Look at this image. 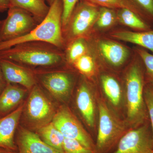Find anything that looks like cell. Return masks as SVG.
Instances as JSON below:
<instances>
[{"mask_svg":"<svg viewBox=\"0 0 153 153\" xmlns=\"http://www.w3.org/2000/svg\"><path fill=\"white\" fill-rule=\"evenodd\" d=\"M3 24V20H0V33H1V29L2 25ZM1 42V41H0Z\"/></svg>","mask_w":153,"mask_h":153,"instance_id":"35","label":"cell"},{"mask_svg":"<svg viewBox=\"0 0 153 153\" xmlns=\"http://www.w3.org/2000/svg\"><path fill=\"white\" fill-rule=\"evenodd\" d=\"M63 10L62 0H56L50 6L46 18L29 34L14 40L0 42V51L17 44L33 41L50 43L64 50L65 44L62 28Z\"/></svg>","mask_w":153,"mask_h":153,"instance_id":"2","label":"cell"},{"mask_svg":"<svg viewBox=\"0 0 153 153\" xmlns=\"http://www.w3.org/2000/svg\"><path fill=\"white\" fill-rule=\"evenodd\" d=\"M100 7L84 0H79L66 26L63 28L65 47L76 38H85L98 17Z\"/></svg>","mask_w":153,"mask_h":153,"instance_id":"5","label":"cell"},{"mask_svg":"<svg viewBox=\"0 0 153 153\" xmlns=\"http://www.w3.org/2000/svg\"><path fill=\"white\" fill-rule=\"evenodd\" d=\"M86 38H76L66 44L64 50L65 60L67 64L72 65L76 60L88 52Z\"/></svg>","mask_w":153,"mask_h":153,"instance_id":"20","label":"cell"},{"mask_svg":"<svg viewBox=\"0 0 153 153\" xmlns=\"http://www.w3.org/2000/svg\"><path fill=\"white\" fill-rule=\"evenodd\" d=\"M36 133L47 144L60 152L65 153L63 148L65 137L52 122L37 129Z\"/></svg>","mask_w":153,"mask_h":153,"instance_id":"19","label":"cell"},{"mask_svg":"<svg viewBox=\"0 0 153 153\" xmlns=\"http://www.w3.org/2000/svg\"><path fill=\"white\" fill-rule=\"evenodd\" d=\"M116 20H117V10L100 7L95 24L99 29H106L112 25Z\"/></svg>","mask_w":153,"mask_h":153,"instance_id":"23","label":"cell"},{"mask_svg":"<svg viewBox=\"0 0 153 153\" xmlns=\"http://www.w3.org/2000/svg\"><path fill=\"white\" fill-rule=\"evenodd\" d=\"M55 1H56V0H46L47 3H48L49 6L52 5V4L54 3V2H55Z\"/></svg>","mask_w":153,"mask_h":153,"instance_id":"34","label":"cell"},{"mask_svg":"<svg viewBox=\"0 0 153 153\" xmlns=\"http://www.w3.org/2000/svg\"><path fill=\"white\" fill-rule=\"evenodd\" d=\"M52 123L66 138L76 140L95 153V144L68 107L60 106Z\"/></svg>","mask_w":153,"mask_h":153,"instance_id":"8","label":"cell"},{"mask_svg":"<svg viewBox=\"0 0 153 153\" xmlns=\"http://www.w3.org/2000/svg\"><path fill=\"white\" fill-rule=\"evenodd\" d=\"M76 104L88 125L93 128L95 123V105L88 84L82 81L76 91Z\"/></svg>","mask_w":153,"mask_h":153,"instance_id":"14","label":"cell"},{"mask_svg":"<svg viewBox=\"0 0 153 153\" xmlns=\"http://www.w3.org/2000/svg\"><path fill=\"white\" fill-rule=\"evenodd\" d=\"M63 148L65 153H95L76 140L66 138L63 142Z\"/></svg>","mask_w":153,"mask_h":153,"instance_id":"26","label":"cell"},{"mask_svg":"<svg viewBox=\"0 0 153 153\" xmlns=\"http://www.w3.org/2000/svg\"><path fill=\"white\" fill-rule=\"evenodd\" d=\"M24 110L19 106L4 117L0 118V148L16 151L15 134Z\"/></svg>","mask_w":153,"mask_h":153,"instance_id":"12","label":"cell"},{"mask_svg":"<svg viewBox=\"0 0 153 153\" xmlns=\"http://www.w3.org/2000/svg\"><path fill=\"white\" fill-rule=\"evenodd\" d=\"M27 89L17 84L7 83L0 94V114H8L21 103Z\"/></svg>","mask_w":153,"mask_h":153,"instance_id":"16","label":"cell"},{"mask_svg":"<svg viewBox=\"0 0 153 153\" xmlns=\"http://www.w3.org/2000/svg\"><path fill=\"white\" fill-rule=\"evenodd\" d=\"M94 4L99 7L109 8L118 10L121 8H128L139 14L143 16L142 14L128 0H84Z\"/></svg>","mask_w":153,"mask_h":153,"instance_id":"24","label":"cell"},{"mask_svg":"<svg viewBox=\"0 0 153 153\" xmlns=\"http://www.w3.org/2000/svg\"><path fill=\"white\" fill-rule=\"evenodd\" d=\"M62 1L63 7L62 18V28H63L66 26L72 11L79 0H62Z\"/></svg>","mask_w":153,"mask_h":153,"instance_id":"29","label":"cell"},{"mask_svg":"<svg viewBox=\"0 0 153 153\" xmlns=\"http://www.w3.org/2000/svg\"><path fill=\"white\" fill-rule=\"evenodd\" d=\"M7 84V83L6 82L2 71L1 68L0 66V94L1 93Z\"/></svg>","mask_w":153,"mask_h":153,"instance_id":"32","label":"cell"},{"mask_svg":"<svg viewBox=\"0 0 153 153\" xmlns=\"http://www.w3.org/2000/svg\"><path fill=\"white\" fill-rule=\"evenodd\" d=\"M72 65L80 73L87 76L92 75L95 69L94 60L88 52L78 58Z\"/></svg>","mask_w":153,"mask_h":153,"instance_id":"25","label":"cell"},{"mask_svg":"<svg viewBox=\"0 0 153 153\" xmlns=\"http://www.w3.org/2000/svg\"><path fill=\"white\" fill-rule=\"evenodd\" d=\"M127 118L133 128L143 125L146 118L143 76L139 65L131 66L126 78Z\"/></svg>","mask_w":153,"mask_h":153,"instance_id":"3","label":"cell"},{"mask_svg":"<svg viewBox=\"0 0 153 153\" xmlns=\"http://www.w3.org/2000/svg\"><path fill=\"white\" fill-rule=\"evenodd\" d=\"M56 112L52 102L36 84L30 90L25 107V115L30 125L37 129L52 122Z\"/></svg>","mask_w":153,"mask_h":153,"instance_id":"7","label":"cell"},{"mask_svg":"<svg viewBox=\"0 0 153 153\" xmlns=\"http://www.w3.org/2000/svg\"><path fill=\"white\" fill-rule=\"evenodd\" d=\"M10 7V0H0V13L8 10Z\"/></svg>","mask_w":153,"mask_h":153,"instance_id":"31","label":"cell"},{"mask_svg":"<svg viewBox=\"0 0 153 153\" xmlns=\"http://www.w3.org/2000/svg\"><path fill=\"white\" fill-rule=\"evenodd\" d=\"M143 16L153 18V0H128Z\"/></svg>","mask_w":153,"mask_h":153,"instance_id":"27","label":"cell"},{"mask_svg":"<svg viewBox=\"0 0 153 153\" xmlns=\"http://www.w3.org/2000/svg\"><path fill=\"white\" fill-rule=\"evenodd\" d=\"M0 66L7 83L21 85L31 90L38 83L33 69L4 59H0Z\"/></svg>","mask_w":153,"mask_h":153,"instance_id":"11","label":"cell"},{"mask_svg":"<svg viewBox=\"0 0 153 153\" xmlns=\"http://www.w3.org/2000/svg\"><path fill=\"white\" fill-rule=\"evenodd\" d=\"M113 38L139 45L153 53V30L142 32L118 31L112 33Z\"/></svg>","mask_w":153,"mask_h":153,"instance_id":"17","label":"cell"},{"mask_svg":"<svg viewBox=\"0 0 153 153\" xmlns=\"http://www.w3.org/2000/svg\"><path fill=\"white\" fill-rule=\"evenodd\" d=\"M113 153H153L152 134L143 125L126 132Z\"/></svg>","mask_w":153,"mask_h":153,"instance_id":"10","label":"cell"},{"mask_svg":"<svg viewBox=\"0 0 153 153\" xmlns=\"http://www.w3.org/2000/svg\"><path fill=\"white\" fill-rule=\"evenodd\" d=\"M18 153H62L46 143L37 133L23 128L17 137Z\"/></svg>","mask_w":153,"mask_h":153,"instance_id":"13","label":"cell"},{"mask_svg":"<svg viewBox=\"0 0 153 153\" xmlns=\"http://www.w3.org/2000/svg\"><path fill=\"white\" fill-rule=\"evenodd\" d=\"M138 53L144 63L149 80L153 84V55L143 49H137Z\"/></svg>","mask_w":153,"mask_h":153,"instance_id":"28","label":"cell"},{"mask_svg":"<svg viewBox=\"0 0 153 153\" xmlns=\"http://www.w3.org/2000/svg\"><path fill=\"white\" fill-rule=\"evenodd\" d=\"M0 153H18L16 152V151L11 150L8 149H4V148H0Z\"/></svg>","mask_w":153,"mask_h":153,"instance_id":"33","label":"cell"},{"mask_svg":"<svg viewBox=\"0 0 153 153\" xmlns=\"http://www.w3.org/2000/svg\"><path fill=\"white\" fill-rule=\"evenodd\" d=\"M101 82L102 89L107 97L114 106H117L120 102L121 90L118 82L112 76L102 75Z\"/></svg>","mask_w":153,"mask_h":153,"instance_id":"22","label":"cell"},{"mask_svg":"<svg viewBox=\"0 0 153 153\" xmlns=\"http://www.w3.org/2000/svg\"><path fill=\"white\" fill-rule=\"evenodd\" d=\"M98 106L99 121L95 153H106L117 145L126 133L125 126L103 101L100 100Z\"/></svg>","mask_w":153,"mask_h":153,"instance_id":"4","label":"cell"},{"mask_svg":"<svg viewBox=\"0 0 153 153\" xmlns=\"http://www.w3.org/2000/svg\"><path fill=\"white\" fill-rule=\"evenodd\" d=\"M33 15L17 7H10L7 16L3 20L0 41L14 40L29 34L38 25Z\"/></svg>","mask_w":153,"mask_h":153,"instance_id":"9","label":"cell"},{"mask_svg":"<svg viewBox=\"0 0 153 153\" xmlns=\"http://www.w3.org/2000/svg\"><path fill=\"white\" fill-rule=\"evenodd\" d=\"M117 20L129 27L140 30H146L148 25L142 18V16L131 10L121 8L117 10Z\"/></svg>","mask_w":153,"mask_h":153,"instance_id":"21","label":"cell"},{"mask_svg":"<svg viewBox=\"0 0 153 153\" xmlns=\"http://www.w3.org/2000/svg\"><path fill=\"white\" fill-rule=\"evenodd\" d=\"M0 59L13 61L33 69L66 63L64 50L53 44L39 41L21 43L1 51Z\"/></svg>","mask_w":153,"mask_h":153,"instance_id":"1","label":"cell"},{"mask_svg":"<svg viewBox=\"0 0 153 153\" xmlns=\"http://www.w3.org/2000/svg\"><path fill=\"white\" fill-rule=\"evenodd\" d=\"M47 2L46 0H10V7L27 11L40 24L49 13L50 6L47 5Z\"/></svg>","mask_w":153,"mask_h":153,"instance_id":"18","label":"cell"},{"mask_svg":"<svg viewBox=\"0 0 153 153\" xmlns=\"http://www.w3.org/2000/svg\"><path fill=\"white\" fill-rule=\"evenodd\" d=\"M60 65L38 68L33 71L37 82H40L57 100L64 101L71 93L74 77L70 72L59 68Z\"/></svg>","mask_w":153,"mask_h":153,"instance_id":"6","label":"cell"},{"mask_svg":"<svg viewBox=\"0 0 153 153\" xmlns=\"http://www.w3.org/2000/svg\"><path fill=\"white\" fill-rule=\"evenodd\" d=\"M145 103L147 110L150 119L152 128V141L153 146V90L147 88L144 92Z\"/></svg>","mask_w":153,"mask_h":153,"instance_id":"30","label":"cell"},{"mask_svg":"<svg viewBox=\"0 0 153 153\" xmlns=\"http://www.w3.org/2000/svg\"><path fill=\"white\" fill-rule=\"evenodd\" d=\"M98 49L105 60L115 67L123 65L129 56V51L126 47L110 40H102L99 43Z\"/></svg>","mask_w":153,"mask_h":153,"instance_id":"15","label":"cell"}]
</instances>
